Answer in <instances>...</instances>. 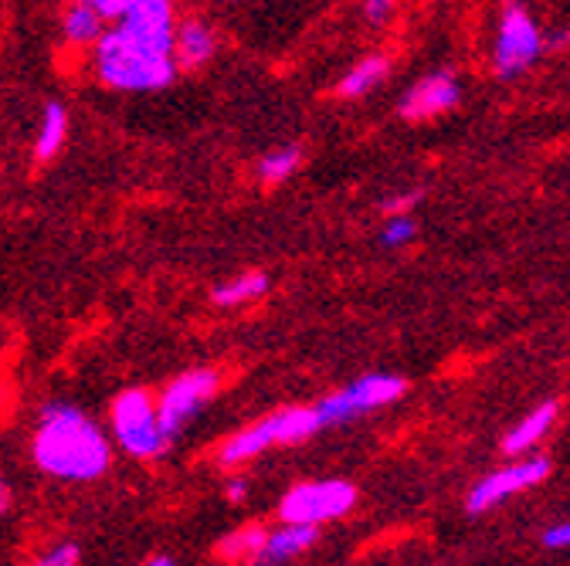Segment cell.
Returning <instances> with one entry per match:
<instances>
[{
    "label": "cell",
    "instance_id": "obj_1",
    "mask_svg": "<svg viewBox=\"0 0 570 566\" xmlns=\"http://www.w3.org/2000/svg\"><path fill=\"white\" fill-rule=\"evenodd\" d=\"M35 461L61 481H96L112 461V448L99 424L71 404H48L35 431Z\"/></svg>",
    "mask_w": 570,
    "mask_h": 566
},
{
    "label": "cell",
    "instance_id": "obj_2",
    "mask_svg": "<svg viewBox=\"0 0 570 566\" xmlns=\"http://www.w3.org/2000/svg\"><path fill=\"white\" fill-rule=\"evenodd\" d=\"M177 54L132 38L126 28L106 31L96 41V72L109 89L119 92H154L177 79Z\"/></svg>",
    "mask_w": 570,
    "mask_h": 566
},
{
    "label": "cell",
    "instance_id": "obj_3",
    "mask_svg": "<svg viewBox=\"0 0 570 566\" xmlns=\"http://www.w3.org/2000/svg\"><path fill=\"white\" fill-rule=\"evenodd\" d=\"M316 431H323V417L316 407H285V410H275L265 420L252 424V428L232 435L222 445L218 461L222 465H242V461H252L275 445H303Z\"/></svg>",
    "mask_w": 570,
    "mask_h": 566
},
{
    "label": "cell",
    "instance_id": "obj_4",
    "mask_svg": "<svg viewBox=\"0 0 570 566\" xmlns=\"http://www.w3.org/2000/svg\"><path fill=\"white\" fill-rule=\"evenodd\" d=\"M112 431H116V441L122 445V451H129L132 458H142V461L164 455L170 445L164 424H160V404L142 387L122 390L112 400Z\"/></svg>",
    "mask_w": 570,
    "mask_h": 566
},
{
    "label": "cell",
    "instance_id": "obj_5",
    "mask_svg": "<svg viewBox=\"0 0 570 566\" xmlns=\"http://www.w3.org/2000/svg\"><path fill=\"white\" fill-rule=\"evenodd\" d=\"M356 503V488L340 478H323V481H299L285 491L278 506L282 523H333L346 516Z\"/></svg>",
    "mask_w": 570,
    "mask_h": 566
},
{
    "label": "cell",
    "instance_id": "obj_6",
    "mask_svg": "<svg viewBox=\"0 0 570 566\" xmlns=\"http://www.w3.org/2000/svg\"><path fill=\"white\" fill-rule=\"evenodd\" d=\"M407 384L401 377H391V374H371V377H361L353 380L350 387L323 397L316 404L320 417H323V428H333V424H346L353 417H361L374 407H387L394 404L397 397H404Z\"/></svg>",
    "mask_w": 570,
    "mask_h": 566
},
{
    "label": "cell",
    "instance_id": "obj_7",
    "mask_svg": "<svg viewBox=\"0 0 570 566\" xmlns=\"http://www.w3.org/2000/svg\"><path fill=\"white\" fill-rule=\"evenodd\" d=\"M547 41L540 38V28L520 4H507L503 21H499L495 38V76L499 79H517L540 58Z\"/></svg>",
    "mask_w": 570,
    "mask_h": 566
},
{
    "label": "cell",
    "instance_id": "obj_8",
    "mask_svg": "<svg viewBox=\"0 0 570 566\" xmlns=\"http://www.w3.org/2000/svg\"><path fill=\"white\" fill-rule=\"evenodd\" d=\"M218 387H222L218 370H187L160 394V424L170 441L200 414V407L218 394Z\"/></svg>",
    "mask_w": 570,
    "mask_h": 566
},
{
    "label": "cell",
    "instance_id": "obj_9",
    "mask_svg": "<svg viewBox=\"0 0 570 566\" xmlns=\"http://www.w3.org/2000/svg\"><path fill=\"white\" fill-rule=\"evenodd\" d=\"M547 475H550V461L547 458H530V461H517L510 468H499V471H492V475H485L482 481L472 485L465 509L472 516H482V513L495 509L499 503H507L510 495L540 485Z\"/></svg>",
    "mask_w": 570,
    "mask_h": 566
},
{
    "label": "cell",
    "instance_id": "obj_10",
    "mask_svg": "<svg viewBox=\"0 0 570 566\" xmlns=\"http://www.w3.org/2000/svg\"><path fill=\"white\" fill-rule=\"evenodd\" d=\"M459 99H462L459 82L449 72H435V76H424L421 82H414L397 109H401V119L424 122V119H435V116L455 109Z\"/></svg>",
    "mask_w": 570,
    "mask_h": 566
},
{
    "label": "cell",
    "instance_id": "obj_11",
    "mask_svg": "<svg viewBox=\"0 0 570 566\" xmlns=\"http://www.w3.org/2000/svg\"><path fill=\"white\" fill-rule=\"evenodd\" d=\"M119 28H126L132 38L147 41L154 48L174 51L177 21H174V4H170V0H136V4L119 18Z\"/></svg>",
    "mask_w": 570,
    "mask_h": 566
},
{
    "label": "cell",
    "instance_id": "obj_12",
    "mask_svg": "<svg viewBox=\"0 0 570 566\" xmlns=\"http://www.w3.org/2000/svg\"><path fill=\"white\" fill-rule=\"evenodd\" d=\"M320 539V526L313 523H285L282 529L268 533V543L258 556V563H285L303 556Z\"/></svg>",
    "mask_w": 570,
    "mask_h": 566
},
{
    "label": "cell",
    "instance_id": "obj_13",
    "mask_svg": "<svg viewBox=\"0 0 570 566\" xmlns=\"http://www.w3.org/2000/svg\"><path fill=\"white\" fill-rule=\"evenodd\" d=\"M553 420H557V404H553V400L540 404L537 410H530V414L517 424V428L503 438V451H507V455H523L527 448L540 445V441L550 435Z\"/></svg>",
    "mask_w": 570,
    "mask_h": 566
},
{
    "label": "cell",
    "instance_id": "obj_14",
    "mask_svg": "<svg viewBox=\"0 0 570 566\" xmlns=\"http://www.w3.org/2000/svg\"><path fill=\"white\" fill-rule=\"evenodd\" d=\"M214 48H218V41H214V31L204 24V21H187L177 28V38H174V54H177V64L184 68H200Z\"/></svg>",
    "mask_w": 570,
    "mask_h": 566
},
{
    "label": "cell",
    "instance_id": "obj_15",
    "mask_svg": "<svg viewBox=\"0 0 570 566\" xmlns=\"http://www.w3.org/2000/svg\"><path fill=\"white\" fill-rule=\"evenodd\" d=\"M387 72H391V61L384 54H367L364 61H356L350 72L340 79L336 96H343V99H361L371 89H377L387 79Z\"/></svg>",
    "mask_w": 570,
    "mask_h": 566
},
{
    "label": "cell",
    "instance_id": "obj_16",
    "mask_svg": "<svg viewBox=\"0 0 570 566\" xmlns=\"http://www.w3.org/2000/svg\"><path fill=\"white\" fill-rule=\"evenodd\" d=\"M265 543H268V529L258 523H248V526L228 533L218 546H214V556L228 559V563H258Z\"/></svg>",
    "mask_w": 570,
    "mask_h": 566
},
{
    "label": "cell",
    "instance_id": "obj_17",
    "mask_svg": "<svg viewBox=\"0 0 570 566\" xmlns=\"http://www.w3.org/2000/svg\"><path fill=\"white\" fill-rule=\"evenodd\" d=\"M65 136H68V116H65V109L58 102H48L45 116H41V129H38V143H35L38 163H48V160L58 157Z\"/></svg>",
    "mask_w": 570,
    "mask_h": 566
},
{
    "label": "cell",
    "instance_id": "obj_18",
    "mask_svg": "<svg viewBox=\"0 0 570 566\" xmlns=\"http://www.w3.org/2000/svg\"><path fill=\"white\" fill-rule=\"evenodd\" d=\"M102 14L89 4V0H79V4H71L68 14H65V38L71 44H96L102 38Z\"/></svg>",
    "mask_w": 570,
    "mask_h": 566
},
{
    "label": "cell",
    "instance_id": "obj_19",
    "mask_svg": "<svg viewBox=\"0 0 570 566\" xmlns=\"http://www.w3.org/2000/svg\"><path fill=\"white\" fill-rule=\"evenodd\" d=\"M265 292H268V275L265 271H248V275L232 278L228 286H218L210 299L218 306H245V302L262 299Z\"/></svg>",
    "mask_w": 570,
    "mask_h": 566
},
{
    "label": "cell",
    "instance_id": "obj_20",
    "mask_svg": "<svg viewBox=\"0 0 570 566\" xmlns=\"http://www.w3.org/2000/svg\"><path fill=\"white\" fill-rule=\"evenodd\" d=\"M299 150H275V153H268V157H262L258 160V177L265 180V183H282V180H289L293 173H296V167H299Z\"/></svg>",
    "mask_w": 570,
    "mask_h": 566
},
{
    "label": "cell",
    "instance_id": "obj_21",
    "mask_svg": "<svg viewBox=\"0 0 570 566\" xmlns=\"http://www.w3.org/2000/svg\"><path fill=\"white\" fill-rule=\"evenodd\" d=\"M414 235H417V225L407 215H391L384 231H381V245L384 248H404L414 241Z\"/></svg>",
    "mask_w": 570,
    "mask_h": 566
},
{
    "label": "cell",
    "instance_id": "obj_22",
    "mask_svg": "<svg viewBox=\"0 0 570 566\" xmlns=\"http://www.w3.org/2000/svg\"><path fill=\"white\" fill-rule=\"evenodd\" d=\"M79 559H82V549H79L76 543H58V546H55L51 553H45L38 563H41V566H76Z\"/></svg>",
    "mask_w": 570,
    "mask_h": 566
},
{
    "label": "cell",
    "instance_id": "obj_23",
    "mask_svg": "<svg viewBox=\"0 0 570 566\" xmlns=\"http://www.w3.org/2000/svg\"><path fill=\"white\" fill-rule=\"evenodd\" d=\"M540 543H543L547 549H570V523H557V526L543 529Z\"/></svg>",
    "mask_w": 570,
    "mask_h": 566
},
{
    "label": "cell",
    "instance_id": "obj_24",
    "mask_svg": "<svg viewBox=\"0 0 570 566\" xmlns=\"http://www.w3.org/2000/svg\"><path fill=\"white\" fill-rule=\"evenodd\" d=\"M89 4L109 21V18H122V14L136 4V0H89Z\"/></svg>",
    "mask_w": 570,
    "mask_h": 566
},
{
    "label": "cell",
    "instance_id": "obj_25",
    "mask_svg": "<svg viewBox=\"0 0 570 566\" xmlns=\"http://www.w3.org/2000/svg\"><path fill=\"white\" fill-rule=\"evenodd\" d=\"M397 8V0H367V21L371 24H384Z\"/></svg>",
    "mask_w": 570,
    "mask_h": 566
},
{
    "label": "cell",
    "instance_id": "obj_26",
    "mask_svg": "<svg viewBox=\"0 0 570 566\" xmlns=\"http://www.w3.org/2000/svg\"><path fill=\"white\" fill-rule=\"evenodd\" d=\"M417 190L414 193H397V197H391V200H384V215L391 218V215H407V210L417 203Z\"/></svg>",
    "mask_w": 570,
    "mask_h": 566
},
{
    "label": "cell",
    "instance_id": "obj_27",
    "mask_svg": "<svg viewBox=\"0 0 570 566\" xmlns=\"http://www.w3.org/2000/svg\"><path fill=\"white\" fill-rule=\"evenodd\" d=\"M225 491H228V499H232V503H242L245 495H248V481H245V478H232Z\"/></svg>",
    "mask_w": 570,
    "mask_h": 566
},
{
    "label": "cell",
    "instance_id": "obj_28",
    "mask_svg": "<svg viewBox=\"0 0 570 566\" xmlns=\"http://www.w3.org/2000/svg\"><path fill=\"white\" fill-rule=\"evenodd\" d=\"M563 44H570V31H557V34L547 41V48H553V51H560Z\"/></svg>",
    "mask_w": 570,
    "mask_h": 566
},
{
    "label": "cell",
    "instance_id": "obj_29",
    "mask_svg": "<svg viewBox=\"0 0 570 566\" xmlns=\"http://www.w3.org/2000/svg\"><path fill=\"white\" fill-rule=\"evenodd\" d=\"M8 506H11V488H8L4 481H0V516L8 513Z\"/></svg>",
    "mask_w": 570,
    "mask_h": 566
},
{
    "label": "cell",
    "instance_id": "obj_30",
    "mask_svg": "<svg viewBox=\"0 0 570 566\" xmlns=\"http://www.w3.org/2000/svg\"><path fill=\"white\" fill-rule=\"evenodd\" d=\"M174 559L170 556H150V566H170Z\"/></svg>",
    "mask_w": 570,
    "mask_h": 566
}]
</instances>
